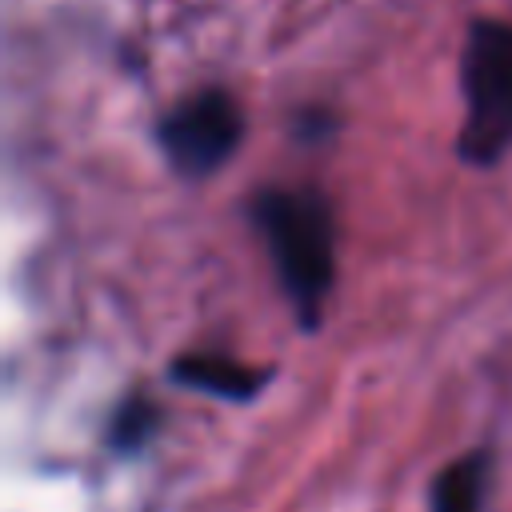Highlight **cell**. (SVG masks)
I'll return each mask as SVG.
<instances>
[{
  "label": "cell",
  "mask_w": 512,
  "mask_h": 512,
  "mask_svg": "<svg viewBox=\"0 0 512 512\" xmlns=\"http://www.w3.org/2000/svg\"><path fill=\"white\" fill-rule=\"evenodd\" d=\"M156 140L172 172L188 180H204L236 156L244 140V112L232 92L200 88L160 120Z\"/></svg>",
  "instance_id": "cell-3"
},
{
  "label": "cell",
  "mask_w": 512,
  "mask_h": 512,
  "mask_svg": "<svg viewBox=\"0 0 512 512\" xmlns=\"http://www.w3.org/2000/svg\"><path fill=\"white\" fill-rule=\"evenodd\" d=\"M252 224L276 264L280 288L304 332L320 328L336 280V220L316 188H264L252 196Z\"/></svg>",
  "instance_id": "cell-1"
},
{
  "label": "cell",
  "mask_w": 512,
  "mask_h": 512,
  "mask_svg": "<svg viewBox=\"0 0 512 512\" xmlns=\"http://www.w3.org/2000/svg\"><path fill=\"white\" fill-rule=\"evenodd\" d=\"M464 124L456 132L460 160L488 168L512 152V24L472 20L460 52Z\"/></svg>",
  "instance_id": "cell-2"
},
{
  "label": "cell",
  "mask_w": 512,
  "mask_h": 512,
  "mask_svg": "<svg viewBox=\"0 0 512 512\" xmlns=\"http://www.w3.org/2000/svg\"><path fill=\"white\" fill-rule=\"evenodd\" d=\"M488 452H464L452 464H444L432 476L428 488V512H484V492H488Z\"/></svg>",
  "instance_id": "cell-5"
},
{
  "label": "cell",
  "mask_w": 512,
  "mask_h": 512,
  "mask_svg": "<svg viewBox=\"0 0 512 512\" xmlns=\"http://www.w3.org/2000/svg\"><path fill=\"white\" fill-rule=\"evenodd\" d=\"M168 376L180 388H196L204 396L244 404L272 380V368L268 364H244V360H232L224 352H184L172 360Z\"/></svg>",
  "instance_id": "cell-4"
},
{
  "label": "cell",
  "mask_w": 512,
  "mask_h": 512,
  "mask_svg": "<svg viewBox=\"0 0 512 512\" xmlns=\"http://www.w3.org/2000/svg\"><path fill=\"white\" fill-rule=\"evenodd\" d=\"M160 428V408L144 396V392H132V396H124L120 404H116V412H112V420H108V444L116 448V452H140L148 440H152V432Z\"/></svg>",
  "instance_id": "cell-6"
}]
</instances>
